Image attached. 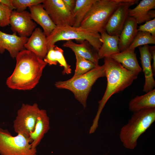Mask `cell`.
<instances>
[{"mask_svg":"<svg viewBox=\"0 0 155 155\" xmlns=\"http://www.w3.org/2000/svg\"><path fill=\"white\" fill-rule=\"evenodd\" d=\"M16 58L15 68L7 78L6 85L12 89H32L38 83L47 63L43 59L26 49L20 52Z\"/></svg>","mask_w":155,"mask_h":155,"instance_id":"1","label":"cell"},{"mask_svg":"<svg viewBox=\"0 0 155 155\" xmlns=\"http://www.w3.org/2000/svg\"><path fill=\"white\" fill-rule=\"evenodd\" d=\"M104 59L107 84L104 94L98 102V111L89 130L92 133H94L98 127L100 115L109 98L113 94L122 91L130 85L140 73L126 69L110 57Z\"/></svg>","mask_w":155,"mask_h":155,"instance_id":"2","label":"cell"},{"mask_svg":"<svg viewBox=\"0 0 155 155\" xmlns=\"http://www.w3.org/2000/svg\"><path fill=\"white\" fill-rule=\"evenodd\" d=\"M134 0H96L84 17L80 27L100 34L105 28L110 17L120 6Z\"/></svg>","mask_w":155,"mask_h":155,"instance_id":"3","label":"cell"},{"mask_svg":"<svg viewBox=\"0 0 155 155\" xmlns=\"http://www.w3.org/2000/svg\"><path fill=\"white\" fill-rule=\"evenodd\" d=\"M155 121V108L134 112L128 123L121 128L119 137L124 146L133 149L139 137Z\"/></svg>","mask_w":155,"mask_h":155,"instance_id":"4","label":"cell"},{"mask_svg":"<svg viewBox=\"0 0 155 155\" xmlns=\"http://www.w3.org/2000/svg\"><path fill=\"white\" fill-rule=\"evenodd\" d=\"M104 65H98L87 73L64 81L56 82L55 85L59 89L68 90L73 94L75 98L85 108L87 100L92 86L101 77H105Z\"/></svg>","mask_w":155,"mask_h":155,"instance_id":"5","label":"cell"},{"mask_svg":"<svg viewBox=\"0 0 155 155\" xmlns=\"http://www.w3.org/2000/svg\"><path fill=\"white\" fill-rule=\"evenodd\" d=\"M75 40L77 42L86 40L97 52L102 45L100 34L82 28L70 26H56L51 33L46 37L48 49L55 46L60 41Z\"/></svg>","mask_w":155,"mask_h":155,"instance_id":"6","label":"cell"},{"mask_svg":"<svg viewBox=\"0 0 155 155\" xmlns=\"http://www.w3.org/2000/svg\"><path fill=\"white\" fill-rule=\"evenodd\" d=\"M36 148H32L29 138L18 134L13 136L7 130L0 128L1 155H36Z\"/></svg>","mask_w":155,"mask_h":155,"instance_id":"7","label":"cell"},{"mask_svg":"<svg viewBox=\"0 0 155 155\" xmlns=\"http://www.w3.org/2000/svg\"><path fill=\"white\" fill-rule=\"evenodd\" d=\"M40 110L36 103L23 104L13 122L15 131L29 138L34 131Z\"/></svg>","mask_w":155,"mask_h":155,"instance_id":"8","label":"cell"},{"mask_svg":"<svg viewBox=\"0 0 155 155\" xmlns=\"http://www.w3.org/2000/svg\"><path fill=\"white\" fill-rule=\"evenodd\" d=\"M42 5L57 26H73L74 19L72 14L63 0H44Z\"/></svg>","mask_w":155,"mask_h":155,"instance_id":"9","label":"cell"},{"mask_svg":"<svg viewBox=\"0 0 155 155\" xmlns=\"http://www.w3.org/2000/svg\"><path fill=\"white\" fill-rule=\"evenodd\" d=\"M9 24L13 33H17L19 36L27 37L31 35L37 26L30 13L26 10L21 12L13 11Z\"/></svg>","mask_w":155,"mask_h":155,"instance_id":"10","label":"cell"},{"mask_svg":"<svg viewBox=\"0 0 155 155\" xmlns=\"http://www.w3.org/2000/svg\"><path fill=\"white\" fill-rule=\"evenodd\" d=\"M138 0L125 3L119 7L113 12L106 25L105 31L111 36H119L129 16L130 6L137 3Z\"/></svg>","mask_w":155,"mask_h":155,"instance_id":"11","label":"cell"},{"mask_svg":"<svg viewBox=\"0 0 155 155\" xmlns=\"http://www.w3.org/2000/svg\"><path fill=\"white\" fill-rule=\"evenodd\" d=\"M28 38L18 36L16 33L9 34L0 30V53H3L6 50L11 57L16 58L19 52L24 49V45Z\"/></svg>","mask_w":155,"mask_h":155,"instance_id":"12","label":"cell"},{"mask_svg":"<svg viewBox=\"0 0 155 155\" xmlns=\"http://www.w3.org/2000/svg\"><path fill=\"white\" fill-rule=\"evenodd\" d=\"M24 48L43 59L48 49L46 37L41 29L36 28L35 29L24 44Z\"/></svg>","mask_w":155,"mask_h":155,"instance_id":"13","label":"cell"},{"mask_svg":"<svg viewBox=\"0 0 155 155\" xmlns=\"http://www.w3.org/2000/svg\"><path fill=\"white\" fill-rule=\"evenodd\" d=\"M148 46V45H145L139 47L140 59L145 77L143 91L146 93L152 90L155 86V81L152 68V59Z\"/></svg>","mask_w":155,"mask_h":155,"instance_id":"14","label":"cell"},{"mask_svg":"<svg viewBox=\"0 0 155 155\" xmlns=\"http://www.w3.org/2000/svg\"><path fill=\"white\" fill-rule=\"evenodd\" d=\"M155 0H142L132 9H129V17L133 18L138 24L150 21L155 17Z\"/></svg>","mask_w":155,"mask_h":155,"instance_id":"15","label":"cell"},{"mask_svg":"<svg viewBox=\"0 0 155 155\" xmlns=\"http://www.w3.org/2000/svg\"><path fill=\"white\" fill-rule=\"evenodd\" d=\"M76 43L72 40L67 41L63 43V46L69 48L79 56L97 65H98L99 59L98 52L86 40Z\"/></svg>","mask_w":155,"mask_h":155,"instance_id":"16","label":"cell"},{"mask_svg":"<svg viewBox=\"0 0 155 155\" xmlns=\"http://www.w3.org/2000/svg\"><path fill=\"white\" fill-rule=\"evenodd\" d=\"M28 8L32 20L42 27L44 33L46 37L48 36L56 26L43 8L42 4L33 5Z\"/></svg>","mask_w":155,"mask_h":155,"instance_id":"17","label":"cell"},{"mask_svg":"<svg viewBox=\"0 0 155 155\" xmlns=\"http://www.w3.org/2000/svg\"><path fill=\"white\" fill-rule=\"evenodd\" d=\"M49 129V119L46 112L45 110L40 109L34 131L29 137L32 148H36Z\"/></svg>","mask_w":155,"mask_h":155,"instance_id":"18","label":"cell"},{"mask_svg":"<svg viewBox=\"0 0 155 155\" xmlns=\"http://www.w3.org/2000/svg\"><path fill=\"white\" fill-rule=\"evenodd\" d=\"M137 24L133 18L129 17L119 36L118 44L120 52L127 49L138 32Z\"/></svg>","mask_w":155,"mask_h":155,"instance_id":"19","label":"cell"},{"mask_svg":"<svg viewBox=\"0 0 155 155\" xmlns=\"http://www.w3.org/2000/svg\"><path fill=\"white\" fill-rule=\"evenodd\" d=\"M100 34L102 45L98 52L99 59L120 52L118 47L119 36L110 35L106 32Z\"/></svg>","mask_w":155,"mask_h":155,"instance_id":"20","label":"cell"},{"mask_svg":"<svg viewBox=\"0 0 155 155\" xmlns=\"http://www.w3.org/2000/svg\"><path fill=\"white\" fill-rule=\"evenodd\" d=\"M111 58L120 63L126 69L140 73L142 70L137 58L134 50L126 49L112 55Z\"/></svg>","mask_w":155,"mask_h":155,"instance_id":"21","label":"cell"},{"mask_svg":"<svg viewBox=\"0 0 155 155\" xmlns=\"http://www.w3.org/2000/svg\"><path fill=\"white\" fill-rule=\"evenodd\" d=\"M153 108H155L154 88L144 95L136 96L132 99L129 104V110L133 113Z\"/></svg>","mask_w":155,"mask_h":155,"instance_id":"22","label":"cell"},{"mask_svg":"<svg viewBox=\"0 0 155 155\" xmlns=\"http://www.w3.org/2000/svg\"><path fill=\"white\" fill-rule=\"evenodd\" d=\"M96 0H76L75 7L72 12L74 19L73 26L79 27L84 17Z\"/></svg>","mask_w":155,"mask_h":155,"instance_id":"23","label":"cell"},{"mask_svg":"<svg viewBox=\"0 0 155 155\" xmlns=\"http://www.w3.org/2000/svg\"><path fill=\"white\" fill-rule=\"evenodd\" d=\"M148 44H155V37L147 32L138 31L127 49L135 50L137 47Z\"/></svg>","mask_w":155,"mask_h":155,"instance_id":"24","label":"cell"},{"mask_svg":"<svg viewBox=\"0 0 155 155\" xmlns=\"http://www.w3.org/2000/svg\"><path fill=\"white\" fill-rule=\"evenodd\" d=\"M75 55L76 66L74 74L72 77H77L84 74L98 66L76 54Z\"/></svg>","mask_w":155,"mask_h":155,"instance_id":"25","label":"cell"},{"mask_svg":"<svg viewBox=\"0 0 155 155\" xmlns=\"http://www.w3.org/2000/svg\"><path fill=\"white\" fill-rule=\"evenodd\" d=\"M13 4L18 12L25 11L27 7L42 3L44 0H12Z\"/></svg>","mask_w":155,"mask_h":155,"instance_id":"26","label":"cell"},{"mask_svg":"<svg viewBox=\"0 0 155 155\" xmlns=\"http://www.w3.org/2000/svg\"><path fill=\"white\" fill-rule=\"evenodd\" d=\"M54 50L57 62L59 63L61 66L63 67L64 68L62 72V74L64 75L71 73V66L67 63L63 55V51L62 49L57 46H55Z\"/></svg>","mask_w":155,"mask_h":155,"instance_id":"27","label":"cell"},{"mask_svg":"<svg viewBox=\"0 0 155 155\" xmlns=\"http://www.w3.org/2000/svg\"><path fill=\"white\" fill-rule=\"evenodd\" d=\"M12 11L0 2V26L4 27L9 24Z\"/></svg>","mask_w":155,"mask_h":155,"instance_id":"28","label":"cell"},{"mask_svg":"<svg viewBox=\"0 0 155 155\" xmlns=\"http://www.w3.org/2000/svg\"><path fill=\"white\" fill-rule=\"evenodd\" d=\"M137 31L148 32L155 37V18L146 22L144 24L140 26L137 28Z\"/></svg>","mask_w":155,"mask_h":155,"instance_id":"29","label":"cell"},{"mask_svg":"<svg viewBox=\"0 0 155 155\" xmlns=\"http://www.w3.org/2000/svg\"><path fill=\"white\" fill-rule=\"evenodd\" d=\"M55 46L50 48L48 49L45 57L43 59L44 61L50 65H56L58 63L54 50Z\"/></svg>","mask_w":155,"mask_h":155,"instance_id":"30","label":"cell"},{"mask_svg":"<svg viewBox=\"0 0 155 155\" xmlns=\"http://www.w3.org/2000/svg\"><path fill=\"white\" fill-rule=\"evenodd\" d=\"M149 50L151 55L152 59L153 62L152 65V68L154 76L155 75V46H148Z\"/></svg>","mask_w":155,"mask_h":155,"instance_id":"31","label":"cell"},{"mask_svg":"<svg viewBox=\"0 0 155 155\" xmlns=\"http://www.w3.org/2000/svg\"><path fill=\"white\" fill-rule=\"evenodd\" d=\"M65 5L72 13L75 5L76 0H63Z\"/></svg>","mask_w":155,"mask_h":155,"instance_id":"32","label":"cell"},{"mask_svg":"<svg viewBox=\"0 0 155 155\" xmlns=\"http://www.w3.org/2000/svg\"><path fill=\"white\" fill-rule=\"evenodd\" d=\"M0 2L12 11L15 9L13 4L12 0H0Z\"/></svg>","mask_w":155,"mask_h":155,"instance_id":"33","label":"cell"}]
</instances>
